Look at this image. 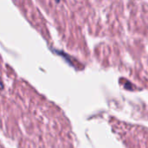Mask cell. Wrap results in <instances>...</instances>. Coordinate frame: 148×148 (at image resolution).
Wrapping results in <instances>:
<instances>
[{
	"mask_svg": "<svg viewBox=\"0 0 148 148\" xmlns=\"http://www.w3.org/2000/svg\"><path fill=\"white\" fill-rule=\"evenodd\" d=\"M0 148H3V147H2V146H1V145H0Z\"/></svg>",
	"mask_w": 148,
	"mask_h": 148,
	"instance_id": "6da1fadb",
	"label": "cell"
}]
</instances>
